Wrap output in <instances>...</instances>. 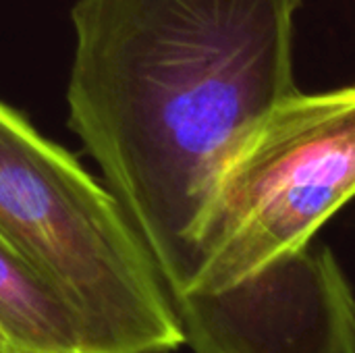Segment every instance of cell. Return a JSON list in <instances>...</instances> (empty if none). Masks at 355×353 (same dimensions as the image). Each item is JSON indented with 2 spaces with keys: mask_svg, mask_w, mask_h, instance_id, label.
Masks as SVG:
<instances>
[{
  "mask_svg": "<svg viewBox=\"0 0 355 353\" xmlns=\"http://www.w3.org/2000/svg\"><path fill=\"white\" fill-rule=\"evenodd\" d=\"M302 0H77L69 129L156 258L171 293L235 146L293 81Z\"/></svg>",
  "mask_w": 355,
  "mask_h": 353,
  "instance_id": "obj_1",
  "label": "cell"
},
{
  "mask_svg": "<svg viewBox=\"0 0 355 353\" xmlns=\"http://www.w3.org/2000/svg\"><path fill=\"white\" fill-rule=\"evenodd\" d=\"M0 246L67 310L81 353H173L187 341L175 295L114 193L4 102Z\"/></svg>",
  "mask_w": 355,
  "mask_h": 353,
  "instance_id": "obj_2",
  "label": "cell"
},
{
  "mask_svg": "<svg viewBox=\"0 0 355 353\" xmlns=\"http://www.w3.org/2000/svg\"><path fill=\"white\" fill-rule=\"evenodd\" d=\"M355 198V85L277 104L225 160L177 298L220 293L312 243Z\"/></svg>",
  "mask_w": 355,
  "mask_h": 353,
  "instance_id": "obj_3",
  "label": "cell"
},
{
  "mask_svg": "<svg viewBox=\"0 0 355 353\" xmlns=\"http://www.w3.org/2000/svg\"><path fill=\"white\" fill-rule=\"evenodd\" d=\"M196 353H355V295L329 248L306 246L241 283L175 300Z\"/></svg>",
  "mask_w": 355,
  "mask_h": 353,
  "instance_id": "obj_4",
  "label": "cell"
},
{
  "mask_svg": "<svg viewBox=\"0 0 355 353\" xmlns=\"http://www.w3.org/2000/svg\"><path fill=\"white\" fill-rule=\"evenodd\" d=\"M0 327L19 353H81L67 310L2 246Z\"/></svg>",
  "mask_w": 355,
  "mask_h": 353,
  "instance_id": "obj_5",
  "label": "cell"
},
{
  "mask_svg": "<svg viewBox=\"0 0 355 353\" xmlns=\"http://www.w3.org/2000/svg\"><path fill=\"white\" fill-rule=\"evenodd\" d=\"M0 353H19V350L12 345V341L6 337V333L0 327Z\"/></svg>",
  "mask_w": 355,
  "mask_h": 353,
  "instance_id": "obj_6",
  "label": "cell"
}]
</instances>
